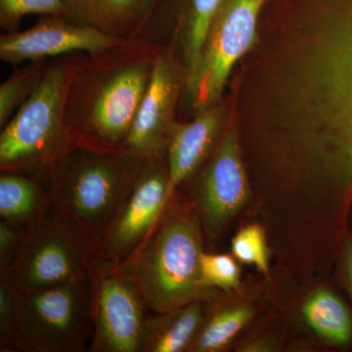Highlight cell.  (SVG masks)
Returning a JSON list of instances; mask_svg holds the SVG:
<instances>
[{
  "instance_id": "obj_16",
  "label": "cell",
  "mask_w": 352,
  "mask_h": 352,
  "mask_svg": "<svg viewBox=\"0 0 352 352\" xmlns=\"http://www.w3.org/2000/svg\"><path fill=\"white\" fill-rule=\"evenodd\" d=\"M68 18L120 39L138 38L153 0H64Z\"/></svg>"
},
{
  "instance_id": "obj_10",
  "label": "cell",
  "mask_w": 352,
  "mask_h": 352,
  "mask_svg": "<svg viewBox=\"0 0 352 352\" xmlns=\"http://www.w3.org/2000/svg\"><path fill=\"white\" fill-rule=\"evenodd\" d=\"M235 120L234 113L232 118L228 117L212 156L186 182L190 183L191 200L198 210L206 240L210 243L221 238L251 198V184Z\"/></svg>"
},
{
  "instance_id": "obj_24",
  "label": "cell",
  "mask_w": 352,
  "mask_h": 352,
  "mask_svg": "<svg viewBox=\"0 0 352 352\" xmlns=\"http://www.w3.org/2000/svg\"><path fill=\"white\" fill-rule=\"evenodd\" d=\"M28 15L68 18L64 0H0V28L4 32L20 31Z\"/></svg>"
},
{
  "instance_id": "obj_19",
  "label": "cell",
  "mask_w": 352,
  "mask_h": 352,
  "mask_svg": "<svg viewBox=\"0 0 352 352\" xmlns=\"http://www.w3.org/2000/svg\"><path fill=\"white\" fill-rule=\"evenodd\" d=\"M305 321L318 337L336 346L352 342V316L337 294L322 288L314 292L302 307Z\"/></svg>"
},
{
  "instance_id": "obj_9",
  "label": "cell",
  "mask_w": 352,
  "mask_h": 352,
  "mask_svg": "<svg viewBox=\"0 0 352 352\" xmlns=\"http://www.w3.org/2000/svg\"><path fill=\"white\" fill-rule=\"evenodd\" d=\"M91 352H140L147 307L133 261L95 268L89 278Z\"/></svg>"
},
{
  "instance_id": "obj_17",
  "label": "cell",
  "mask_w": 352,
  "mask_h": 352,
  "mask_svg": "<svg viewBox=\"0 0 352 352\" xmlns=\"http://www.w3.org/2000/svg\"><path fill=\"white\" fill-rule=\"evenodd\" d=\"M50 210V195L43 175L1 173L0 219L24 229Z\"/></svg>"
},
{
  "instance_id": "obj_21",
  "label": "cell",
  "mask_w": 352,
  "mask_h": 352,
  "mask_svg": "<svg viewBox=\"0 0 352 352\" xmlns=\"http://www.w3.org/2000/svg\"><path fill=\"white\" fill-rule=\"evenodd\" d=\"M50 60L27 62L15 67V71L0 85V129L6 126L38 87Z\"/></svg>"
},
{
  "instance_id": "obj_25",
  "label": "cell",
  "mask_w": 352,
  "mask_h": 352,
  "mask_svg": "<svg viewBox=\"0 0 352 352\" xmlns=\"http://www.w3.org/2000/svg\"><path fill=\"white\" fill-rule=\"evenodd\" d=\"M18 296L19 294L0 276V351L17 349Z\"/></svg>"
},
{
  "instance_id": "obj_22",
  "label": "cell",
  "mask_w": 352,
  "mask_h": 352,
  "mask_svg": "<svg viewBox=\"0 0 352 352\" xmlns=\"http://www.w3.org/2000/svg\"><path fill=\"white\" fill-rule=\"evenodd\" d=\"M232 256L241 263L256 266L266 276L270 271V251L265 230L256 223L241 228L231 240Z\"/></svg>"
},
{
  "instance_id": "obj_20",
  "label": "cell",
  "mask_w": 352,
  "mask_h": 352,
  "mask_svg": "<svg viewBox=\"0 0 352 352\" xmlns=\"http://www.w3.org/2000/svg\"><path fill=\"white\" fill-rule=\"evenodd\" d=\"M206 314L205 320L189 346V352H219L226 351L254 317V310L249 305H215Z\"/></svg>"
},
{
  "instance_id": "obj_8",
  "label": "cell",
  "mask_w": 352,
  "mask_h": 352,
  "mask_svg": "<svg viewBox=\"0 0 352 352\" xmlns=\"http://www.w3.org/2000/svg\"><path fill=\"white\" fill-rule=\"evenodd\" d=\"M268 0H224L204 44L195 78L183 94L193 112L222 101L236 65L256 47Z\"/></svg>"
},
{
  "instance_id": "obj_27",
  "label": "cell",
  "mask_w": 352,
  "mask_h": 352,
  "mask_svg": "<svg viewBox=\"0 0 352 352\" xmlns=\"http://www.w3.org/2000/svg\"><path fill=\"white\" fill-rule=\"evenodd\" d=\"M342 276L352 300V230L349 229L340 242Z\"/></svg>"
},
{
  "instance_id": "obj_7",
  "label": "cell",
  "mask_w": 352,
  "mask_h": 352,
  "mask_svg": "<svg viewBox=\"0 0 352 352\" xmlns=\"http://www.w3.org/2000/svg\"><path fill=\"white\" fill-rule=\"evenodd\" d=\"M17 349L25 352L89 351V281L18 293Z\"/></svg>"
},
{
  "instance_id": "obj_2",
  "label": "cell",
  "mask_w": 352,
  "mask_h": 352,
  "mask_svg": "<svg viewBox=\"0 0 352 352\" xmlns=\"http://www.w3.org/2000/svg\"><path fill=\"white\" fill-rule=\"evenodd\" d=\"M159 46L142 38L73 53L65 131L72 149L122 151L146 94Z\"/></svg>"
},
{
  "instance_id": "obj_28",
  "label": "cell",
  "mask_w": 352,
  "mask_h": 352,
  "mask_svg": "<svg viewBox=\"0 0 352 352\" xmlns=\"http://www.w3.org/2000/svg\"><path fill=\"white\" fill-rule=\"evenodd\" d=\"M351 221H352V210H351V219H349V223H351Z\"/></svg>"
},
{
  "instance_id": "obj_26",
  "label": "cell",
  "mask_w": 352,
  "mask_h": 352,
  "mask_svg": "<svg viewBox=\"0 0 352 352\" xmlns=\"http://www.w3.org/2000/svg\"><path fill=\"white\" fill-rule=\"evenodd\" d=\"M24 229L0 221V272L6 270L15 256L20 247Z\"/></svg>"
},
{
  "instance_id": "obj_11",
  "label": "cell",
  "mask_w": 352,
  "mask_h": 352,
  "mask_svg": "<svg viewBox=\"0 0 352 352\" xmlns=\"http://www.w3.org/2000/svg\"><path fill=\"white\" fill-rule=\"evenodd\" d=\"M186 72L177 53V36L159 46L151 80L122 151L148 162L164 159L184 94Z\"/></svg>"
},
{
  "instance_id": "obj_14",
  "label": "cell",
  "mask_w": 352,
  "mask_h": 352,
  "mask_svg": "<svg viewBox=\"0 0 352 352\" xmlns=\"http://www.w3.org/2000/svg\"><path fill=\"white\" fill-rule=\"evenodd\" d=\"M224 0H153L138 38L160 46L164 32L168 41L177 36L178 56L186 72L184 92L193 82L204 44Z\"/></svg>"
},
{
  "instance_id": "obj_5",
  "label": "cell",
  "mask_w": 352,
  "mask_h": 352,
  "mask_svg": "<svg viewBox=\"0 0 352 352\" xmlns=\"http://www.w3.org/2000/svg\"><path fill=\"white\" fill-rule=\"evenodd\" d=\"M73 53L48 62L38 87L0 132V171L45 175L71 151L65 106Z\"/></svg>"
},
{
  "instance_id": "obj_1",
  "label": "cell",
  "mask_w": 352,
  "mask_h": 352,
  "mask_svg": "<svg viewBox=\"0 0 352 352\" xmlns=\"http://www.w3.org/2000/svg\"><path fill=\"white\" fill-rule=\"evenodd\" d=\"M293 92L314 151L352 185V0H319L296 53Z\"/></svg>"
},
{
  "instance_id": "obj_18",
  "label": "cell",
  "mask_w": 352,
  "mask_h": 352,
  "mask_svg": "<svg viewBox=\"0 0 352 352\" xmlns=\"http://www.w3.org/2000/svg\"><path fill=\"white\" fill-rule=\"evenodd\" d=\"M208 302H196L146 320L140 352H182L188 351L205 320Z\"/></svg>"
},
{
  "instance_id": "obj_6",
  "label": "cell",
  "mask_w": 352,
  "mask_h": 352,
  "mask_svg": "<svg viewBox=\"0 0 352 352\" xmlns=\"http://www.w3.org/2000/svg\"><path fill=\"white\" fill-rule=\"evenodd\" d=\"M96 247L52 210L23 232L19 249L0 276L18 293L89 281Z\"/></svg>"
},
{
  "instance_id": "obj_15",
  "label": "cell",
  "mask_w": 352,
  "mask_h": 352,
  "mask_svg": "<svg viewBox=\"0 0 352 352\" xmlns=\"http://www.w3.org/2000/svg\"><path fill=\"white\" fill-rule=\"evenodd\" d=\"M226 103L197 113L189 122H176L166 152L168 198L189 182L214 153L228 120Z\"/></svg>"
},
{
  "instance_id": "obj_12",
  "label": "cell",
  "mask_w": 352,
  "mask_h": 352,
  "mask_svg": "<svg viewBox=\"0 0 352 352\" xmlns=\"http://www.w3.org/2000/svg\"><path fill=\"white\" fill-rule=\"evenodd\" d=\"M168 184L166 157L148 164L106 229L97 249L94 270L120 265L138 251L163 212Z\"/></svg>"
},
{
  "instance_id": "obj_4",
  "label": "cell",
  "mask_w": 352,
  "mask_h": 352,
  "mask_svg": "<svg viewBox=\"0 0 352 352\" xmlns=\"http://www.w3.org/2000/svg\"><path fill=\"white\" fill-rule=\"evenodd\" d=\"M150 163L122 151L73 148L44 175L50 208L98 249L106 229Z\"/></svg>"
},
{
  "instance_id": "obj_3",
  "label": "cell",
  "mask_w": 352,
  "mask_h": 352,
  "mask_svg": "<svg viewBox=\"0 0 352 352\" xmlns=\"http://www.w3.org/2000/svg\"><path fill=\"white\" fill-rule=\"evenodd\" d=\"M205 240L195 204L176 190L151 234L131 256L139 288L153 314L219 300L223 292L201 283Z\"/></svg>"
},
{
  "instance_id": "obj_23",
  "label": "cell",
  "mask_w": 352,
  "mask_h": 352,
  "mask_svg": "<svg viewBox=\"0 0 352 352\" xmlns=\"http://www.w3.org/2000/svg\"><path fill=\"white\" fill-rule=\"evenodd\" d=\"M239 261L227 254L204 252L200 261L201 283L206 288L223 293L236 292L241 287Z\"/></svg>"
},
{
  "instance_id": "obj_13",
  "label": "cell",
  "mask_w": 352,
  "mask_h": 352,
  "mask_svg": "<svg viewBox=\"0 0 352 352\" xmlns=\"http://www.w3.org/2000/svg\"><path fill=\"white\" fill-rule=\"evenodd\" d=\"M124 41L66 18L39 16L30 29L0 36V60L17 67L72 53L103 50Z\"/></svg>"
}]
</instances>
